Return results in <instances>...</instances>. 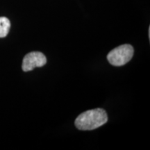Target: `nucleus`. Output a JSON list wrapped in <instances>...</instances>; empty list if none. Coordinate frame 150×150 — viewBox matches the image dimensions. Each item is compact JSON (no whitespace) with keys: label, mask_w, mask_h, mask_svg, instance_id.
<instances>
[{"label":"nucleus","mask_w":150,"mask_h":150,"mask_svg":"<svg viewBox=\"0 0 150 150\" xmlns=\"http://www.w3.org/2000/svg\"><path fill=\"white\" fill-rule=\"evenodd\" d=\"M108 121L106 112L102 108H95L82 112L75 120L76 128L82 131H89L99 128Z\"/></svg>","instance_id":"f257e3e1"},{"label":"nucleus","mask_w":150,"mask_h":150,"mask_svg":"<svg viewBox=\"0 0 150 150\" xmlns=\"http://www.w3.org/2000/svg\"><path fill=\"white\" fill-rule=\"evenodd\" d=\"M134 48L130 45H122L110 51L107 55L109 63L114 66H122L132 59Z\"/></svg>","instance_id":"f03ea898"},{"label":"nucleus","mask_w":150,"mask_h":150,"mask_svg":"<svg viewBox=\"0 0 150 150\" xmlns=\"http://www.w3.org/2000/svg\"><path fill=\"white\" fill-rule=\"evenodd\" d=\"M47 63L46 56L39 52H33L24 57L22 68L24 72L33 70L35 67L44 66Z\"/></svg>","instance_id":"7ed1b4c3"},{"label":"nucleus","mask_w":150,"mask_h":150,"mask_svg":"<svg viewBox=\"0 0 150 150\" xmlns=\"http://www.w3.org/2000/svg\"><path fill=\"white\" fill-rule=\"evenodd\" d=\"M11 27V22L7 18L0 17V38H4L8 35Z\"/></svg>","instance_id":"20e7f679"}]
</instances>
